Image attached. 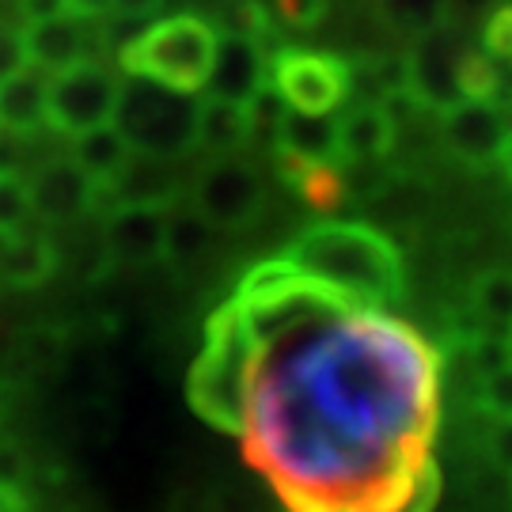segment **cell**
Returning <instances> with one entry per match:
<instances>
[{"label": "cell", "mask_w": 512, "mask_h": 512, "mask_svg": "<svg viewBox=\"0 0 512 512\" xmlns=\"http://www.w3.org/2000/svg\"><path fill=\"white\" fill-rule=\"evenodd\" d=\"M255 349L236 437L289 512H429L440 353L403 319L330 289L289 258L232 296Z\"/></svg>", "instance_id": "6da1fadb"}, {"label": "cell", "mask_w": 512, "mask_h": 512, "mask_svg": "<svg viewBox=\"0 0 512 512\" xmlns=\"http://www.w3.org/2000/svg\"><path fill=\"white\" fill-rule=\"evenodd\" d=\"M285 258L308 277L372 308L391 304L406 293L399 247L368 224H353V220L311 224L308 232L296 236L293 251Z\"/></svg>", "instance_id": "7a4b0ae2"}, {"label": "cell", "mask_w": 512, "mask_h": 512, "mask_svg": "<svg viewBox=\"0 0 512 512\" xmlns=\"http://www.w3.org/2000/svg\"><path fill=\"white\" fill-rule=\"evenodd\" d=\"M251 349H255L251 327L236 300H228L224 308L213 311L205 327V346L190 372V403L209 425H217L224 433H236Z\"/></svg>", "instance_id": "3957f363"}, {"label": "cell", "mask_w": 512, "mask_h": 512, "mask_svg": "<svg viewBox=\"0 0 512 512\" xmlns=\"http://www.w3.org/2000/svg\"><path fill=\"white\" fill-rule=\"evenodd\" d=\"M217 31L198 16H171L160 23H148L141 35L118 54L122 73L152 80L171 92L198 95L205 88V76L213 65Z\"/></svg>", "instance_id": "277c9868"}, {"label": "cell", "mask_w": 512, "mask_h": 512, "mask_svg": "<svg viewBox=\"0 0 512 512\" xmlns=\"http://www.w3.org/2000/svg\"><path fill=\"white\" fill-rule=\"evenodd\" d=\"M198 110H202L198 95L171 92V88H160L152 80L129 76V80H122L114 126L122 129V137L133 145V152L175 160V156L190 152L198 141Z\"/></svg>", "instance_id": "5b68a950"}, {"label": "cell", "mask_w": 512, "mask_h": 512, "mask_svg": "<svg viewBox=\"0 0 512 512\" xmlns=\"http://www.w3.org/2000/svg\"><path fill=\"white\" fill-rule=\"evenodd\" d=\"M122 95V76L103 61H76L61 73L46 76V126L61 137H80L88 129L110 126Z\"/></svg>", "instance_id": "8992f818"}, {"label": "cell", "mask_w": 512, "mask_h": 512, "mask_svg": "<svg viewBox=\"0 0 512 512\" xmlns=\"http://www.w3.org/2000/svg\"><path fill=\"white\" fill-rule=\"evenodd\" d=\"M270 88L281 103L300 114H330L346 103L349 65L342 57L308 54V50H277L270 57Z\"/></svg>", "instance_id": "52a82bcc"}, {"label": "cell", "mask_w": 512, "mask_h": 512, "mask_svg": "<svg viewBox=\"0 0 512 512\" xmlns=\"http://www.w3.org/2000/svg\"><path fill=\"white\" fill-rule=\"evenodd\" d=\"M262 202H266L262 175L236 156H217L194 183V213L220 232H239L255 224Z\"/></svg>", "instance_id": "ba28073f"}, {"label": "cell", "mask_w": 512, "mask_h": 512, "mask_svg": "<svg viewBox=\"0 0 512 512\" xmlns=\"http://www.w3.org/2000/svg\"><path fill=\"white\" fill-rule=\"evenodd\" d=\"M463 50L467 46L444 23L433 27V31H425V35H418L414 50L406 54V88H410V95L418 99L421 107L444 114L452 103H459L456 61Z\"/></svg>", "instance_id": "9c48e42d"}, {"label": "cell", "mask_w": 512, "mask_h": 512, "mask_svg": "<svg viewBox=\"0 0 512 512\" xmlns=\"http://www.w3.org/2000/svg\"><path fill=\"white\" fill-rule=\"evenodd\" d=\"M270 84V54L258 46L251 35L232 31V35H217V50H213V65L205 76V99H220V103H236V107H251L262 88Z\"/></svg>", "instance_id": "30bf717a"}, {"label": "cell", "mask_w": 512, "mask_h": 512, "mask_svg": "<svg viewBox=\"0 0 512 512\" xmlns=\"http://www.w3.org/2000/svg\"><path fill=\"white\" fill-rule=\"evenodd\" d=\"M440 137L448 152L467 167H490L509 137L505 114L486 99H459L440 114Z\"/></svg>", "instance_id": "8fae6325"}, {"label": "cell", "mask_w": 512, "mask_h": 512, "mask_svg": "<svg viewBox=\"0 0 512 512\" xmlns=\"http://www.w3.org/2000/svg\"><path fill=\"white\" fill-rule=\"evenodd\" d=\"M23 183H27L31 217L69 224V220H80L84 213L99 209V186L73 160H57V164L38 167Z\"/></svg>", "instance_id": "7c38bea8"}, {"label": "cell", "mask_w": 512, "mask_h": 512, "mask_svg": "<svg viewBox=\"0 0 512 512\" xmlns=\"http://www.w3.org/2000/svg\"><path fill=\"white\" fill-rule=\"evenodd\" d=\"M19 31H23L27 65L46 76L61 73L76 61H88L92 42L99 38L95 19H84L76 12H61V16L46 19V23H31V27H19Z\"/></svg>", "instance_id": "4fadbf2b"}, {"label": "cell", "mask_w": 512, "mask_h": 512, "mask_svg": "<svg viewBox=\"0 0 512 512\" xmlns=\"http://www.w3.org/2000/svg\"><path fill=\"white\" fill-rule=\"evenodd\" d=\"M167 209L152 205H114L103 224V251L122 266H148L164 258Z\"/></svg>", "instance_id": "5bb4252c"}, {"label": "cell", "mask_w": 512, "mask_h": 512, "mask_svg": "<svg viewBox=\"0 0 512 512\" xmlns=\"http://www.w3.org/2000/svg\"><path fill=\"white\" fill-rule=\"evenodd\" d=\"M179 194V179L171 171V160L164 156H145L133 152L122 175L99 190V205H152V209H171Z\"/></svg>", "instance_id": "9a60e30c"}, {"label": "cell", "mask_w": 512, "mask_h": 512, "mask_svg": "<svg viewBox=\"0 0 512 512\" xmlns=\"http://www.w3.org/2000/svg\"><path fill=\"white\" fill-rule=\"evenodd\" d=\"M395 122L380 103H357L338 118V167L384 164L395 148Z\"/></svg>", "instance_id": "2e32d148"}, {"label": "cell", "mask_w": 512, "mask_h": 512, "mask_svg": "<svg viewBox=\"0 0 512 512\" xmlns=\"http://www.w3.org/2000/svg\"><path fill=\"white\" fill-rule=\"evenodd\" d=\"M274 145L277 156H293L308 164H338V118L285 107L274 126Z\"/></svg>", "instance_id": "e0dca14e"}, {"label": "cell", "mask_w": 512, "mask_h": 512, "mask_svg": "<svg viewBox=\"0 0 512 512\" xmlns=\"http://www.w3.org/2000/svg\"><path fill=\"white\" fill-rule=\"evenodd\" d=\"M0 126L27 137L46 126V73L23 65L0 84Z\"/></svg>", "instance_id": "ac0fdd59"}, {"label": "cell", "mask_w": 512, "mask_h": 512, "mask_svg": "<svg viewBox=\"0 0 512 512\" xmlns=\"http://www.w3.org/2000/svg\"><path fill=\"white\" fill-rule=\"evenodd\" d=\"M129 156H133V145L122 137V129L114 126V122L73 137V152H69V160H73L99 190L122 175V167L129 164Z\"/></svg>", "instance_id": "d6986e66"}, {"label": "cell", "mask_w": 512, "mask_h": 512, "mask_svg": "<svg viewBox=\"0 0 512 512\" xmlns=\"http://www.w3.org/2000/svg\"><path fill=\"white\" fill-rule=\"evenodd\" d=\"M255 137L251 126V110L236 103H220V99H202L198 110V141L194 148H205L213 156H232Z\"/></svg>", "instance_id": "ffe728a7"}, {"label": "cell", "mask_w": 512, "mask_h": 512, "mask_svg": "<svg viewBox=\"0 0 512 512\" xmlns=\"http://www.w3.org/2000/svg\"><path fill=\"white\" fill-rule=\"evenodd\" d=\"M471 311L486 330H512V270H486L471 285Z\"/></svg>", "instance_id": "44dd1931"}, {"label": "cell", "mask_w": 512, "mask_h": 512, "mask_svg": "<svg viewBox=\"0 0 512 512\" xmlns=\"http://www.w3.org/2000/svg\"><path fill=\"white\" fill-rule=\"evenodd\" d=\"M4 243V251H0V274L8 277V281H16V285H35L42 277L50 274V266H54V255H50V247H46V239L38 236H8L0 239Z\"/></svg>", "instance_id": "7402d4cb"}, {"label": "cell", "mask_w": 512, "mask_h": 512, "mask_svg": "<svg viewBox=\"0 0 512 512\" xmlns=\"http://www.w3.org/2000/svg\"><path fill=\"white\" fill-rule=\"evenodd\" d=\"M376 16L399 35H425L444 23L448 0H376Z\"/></svg>", "instance_id": "603a6c76"}, {"label": "cell", "mask_w": 512, "mask_h": 512, "mask_svg": "<svg viewBox=\"0 0 512 512\" xmlns=\"http://www.w3.org/2000/svg\"><path fill=\"white\" fill-rule=\"evenodd\" d=\"M209 243V224H205L194 209L186 213H175L167 209V232H164V258H175V262H190L198 258Z\"/></svg>", "instance_id": "cb8c5ba5"}, {"label": "cell", "mask_w": 512, "mask_h": 512, "mask_svg": "<svg viewBox=\"0 0 512 512\" xmlns=\"http://www.w3.org/2000/svg\"><path fill=\"white\" fill-rule=\"evenodd\" d=\"M494 80V57L486 50H463L456 61V92L459 99H486Z\"/></svg>", "instance_id": "d4e9b609"}, {"label": "cell", "mask_w": 512, "mask_h": 512, "mask_svg": "<svg viewBox=\"0 0 512 512\" xmlns=\"http://www.w3.org/2000/svg\"><path fill=\"white\" fill-rule=\"evenodd\" d=\"M31 220L27 183L23 179H0V239L19 236Z\"/></svg>", "instance_id": "484cf974"}, {"label": "cell", "mask_w": 512, "mask_h": 512, "mask_svg": "<svg viewBox=\"0 0 512 512\" xmlns=\"http://www.w3.org/2000/svg\"><path fill=\"white\" fill-rule=\"evenodd\" d=\"M478 406H482V414H490L494 421H512V365L482 376Z\"/></svg>", "instance_id": "4316f807"}, {"label": "cell", "mask_w": 512, "mask_h": 512, "mask_svg": "<svg viewBox=\"0 0 512 512\" xmlns=\"http://www.w3.org/2000/svg\"><path fill=\"white\" fill-rule=\"evenodd\" d=\"M27 160H31V137L0 126V179H27Z\"/></svg>", "instance_id": "83f0119b"}, {"label": "cell", "mask_w": 512, "mask_h": 512, "mask_svg": "<svg viewBox=\"0 0 512 512\" xmlns=\"http://www.w3.org/2000/svg\"><path fill=\"white\" fill-rule=\"evenodd\" d=\"M482 50L494 61H512V4H501L490 12L482 27Z\"/></svg>", "instance_id": "f1b7e54d"}, {"label": "cell", "mask_w": 512, "mask_h": 512, "mask_svg": "<svg viewBox=\"0 0 512 512\" xmlns=\"http://www.w3.org/2000/svg\"><path fill=\"white\" fill-rule=\"evenodd\" d=\"M330 0H277V12L289 27H319L323 16H327Z\"/></svg>", "instance_id": "f546056e"}, {"label": "cell", "mask_w": 512, "mask_h": 512, "mask_svg": "<svg viewBox=\"0 0 512 512\" xmlns=\"http://www.w3.org/2000/svg\"><path fill=\"white\" fill-rule=\"evenodd\" d=\"M27 65V54H23V31L19 27H8L0 23V84L12 73H19Z\"/></svg>", "instance_id": "4dcf8cb0"}, {"label": "cell", "mask_w": 512, "mask_h": 512, "mask_svg": "<svg viewBox=\"0 0 512 512\" xmlns=\"http://www.w3.org/2000/svg\"><path fill=\"white\" fill-rule=\"evenodd\" d=\"M486 103H494L501 114L512 110V61H494V80H490Z\"/></svg>", "instance_id": "1f68e13d"}, {"label": "cell", "mask_w": 512, "mask_h": 512, "mask_svg": "<svg viewBox=\"0 0 512 512\" xmlns=\"http://www.w3.org/2000/svg\"><path fill=\"white\" fill-rule=\"evenodd\" d=\"M16 8H19L23 27H31V23H46V19L69 12V4H65V0H16Z\"/></svg>", "instance_id": "d6a6232c"}, {"label": "cell", "mask_w": 512, "mask_h": 512, "mask_svg": "<svg viewBox=\"0 0 512 512\" xmlns=\"http://www.w3.org/2000/svg\"><path fill=\"white\" fill-rule=\"evenodd\" d=\"M490 456L497 467L512 471V421H497L494 433H490Z\"/></svg>", "instance_id": "836d02e7"}, {"label": "cell", "mask_w": 512, "mask_h": 512, "mask_svg": "<svg viewBox=\"0 0 512 512\" xmlns=\"http://www.w3.org/2000/svg\"><path fill=\"white\" fill-rule=\"evenodd\" d=\"M65 4H69V12H76V16L103 19V16H110V4H114V0H65Z\"/></svg>", "instance_id": "e575fe53"}, {"label": "cell", "mask_w": 512, "mask_h": 512, "mask_svg": "<svg viewBox=\"0 0 512 512\" xmlns=\"http://www.w3.org/2000/svg\"><path fill=\"white\" fill-rule=\"evenodd\" d=\"M456 8V16H478L490 8V0H448V12Z\"/></svg>", "instance_id": "d590c367"}, {"label": "cell", "mask_w": 512, "mask_h": 512, "mask_svg": "<svg viewBox=\"0 0 512 512\" xmlns=\"http://www.w3.org/2000/svg\"><path fill=\"white\" fill-rule=\"evenodd\" d=\"M501 164H505V171L512 175V126H509V137H505V145H501V156H497Z\"/></svg>", "instance_id": "8d00e7d4"}, {"label": "cell", "mask_w": 512, "mask_h": 512, "mask_svg": "<svg viewBox=\"0 0 512 512\" xmlns=\"http://www.w3.org/2000/svg\"><path fill=\"white\" fill-rule=\"evenodd\" d=\"M0 512H23V505L12 494H0Z\"/></svg>", "instance_id": "74e56055"}, {"label": "cell", "mask_w": 512, "mask_h": 512, "mask_svg": "<svg viewBox=\"0 0 512 512\" xmlns=\"http://www.w3.org/2000/svg\"><path fill=\"white\" fill-rule=\"evenodd\" d=\"M509 342H512V330H509Z\"/></svg>", "instance_id": "f35d334b"}, {"label": "cell", "mask_w": 512, "mask_h": 512, "mask_svg": "<svg viewBox=\"0 0 512 512\" xmlns=\"http://www.w3.org/2000/svg\"><path fill=\"white\" fill-rule=\"evenodd\" d=\"M505 4H512V0H505Z\"/></svg>", "instance_id": "ab89813d"}]
</instances>
